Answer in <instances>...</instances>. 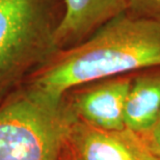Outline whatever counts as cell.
<instances>
[{"instance_id": "obj_1", "label": "cell", "mask_w": 160, "mask_h": 160, "mask_svg": "<svg viewBox=\"0 0 160 160\" xmlns=\"http://www.w3.org/2000/svg\"><path fill=\"white\" fill-rule=\"evenodd\" d=\"M159 66L160 22L125 12L82 43L58 51L24 83L63 96L85 83Z\"/></svg>"}, {"instance_id": "obj_2", "label": "cell", "mask_w": 160, "mask_h": 160, "mask_svg": "<svg viewBox=\"0 0 160 160\" xmlns=\"http://www.w3.org/2000/svg\"><path fill=\"white\" fill-rule=\"evenodd\" d=\"M75 120L66 95L23 83L0 101V160H60Z\"/></svg>"}, {"instance_id": "obj_3", "label": "cell", "mask_w": 160, "mask_h": 160, "mask_svg": "<svg viewBox=\"0 0 160 160\" xmlns=\"http://www.w3.org/2000/svg\"><path fill=\"white\" fill-rule=\"evenodd\" d=\"M63 0H0V101L58 52Z\"/></svg>"}, {"instance_id": "obj_4", "label": "cell", "mask_w": 160, "mask_h": 160, "mask_svg": "<svg viewBox=\"0 0 160 160\" xmlns=\"http://www.w3.org/2000/svg\"><path fill=\"white\" fill-rule=\"evenodd\" d=\"M60 160H160L139 134L124 128L102 130L76 119L70 127Z\"/></svg>"}, {"instance_id": "obj_5", "label": "cell", "mask_w": 160, "mask_h": 160, "mask_svg": "<svg viewBox=\"0 0 160 160\" xmlns=\"http://www.w3.org/2000/svg\"><path fill=\"white\" fill-rule=\"evenodd\" d=\"M132 74L119 75L85 83L67 92L76 119L102 130H122L124 109Z\"/></svg>"}, {"instance_id": "obj_6", "label": "cell", "mask_w": 160, "mask_h": 160, "mask_svg": "<svg viewBox=\"0 0 160 160\" xmlns=\"http://www.w3.org/2000/svg\"><path fill=\"white\" fill-rule=\"evenodd\" d=\"M129 0H63L55 33L57 51L82 43L99 28L127 12Z\"/></svg>"}, {"instance_id": "obj_7", "label": "cell", "mask_w": 160, "mask_h": 160, "mask_svg": "<svg viewBox=\"0 0 160 160\" xmlns=\"http://www.w3.org/2000/svg\"><path fill=\"white\" fill-rule=\"evenodd\" d=\"M159 112L160 66L133 73L125 103V126L142 134L152 126Z\"/></svg>"}, {"instance_id": "obj_8", "label": "cell", "mask_w": 160, "mask_h": 160, "mask_svg": "<svg viewBox=\"0 0 160 160\" xmlns=\"http://www.w3.org/2000/svg\"><path fill=\"white\" fill-rule=\"evenodd\" d=\"M127 12L133 17L160 22V0H129Z\"/></svg>"}, {"instance_id": "obj_9", "label": "cell", "mask_w": 160, "mask_h": 160, "mask_svg": "<svg viewBox=\"0 0 160 160\" xmlns=\"http://www.w3.org/2000/svg\"><path fill=\"white\" fill-rule=\"evenodd\" d=\"M139 135L150 151L160 158V112L152 126Z\"/></svg>"}]
</instances>
